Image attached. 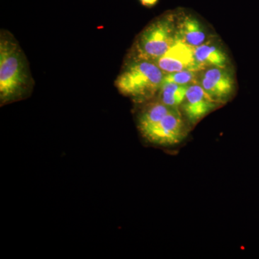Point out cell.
Listing matches in <instances>:
<instances>
[{"label":"cell","instance_id":"6da1fadb","mask_svg":"<svg viewBox=\"0 0 259 259\" xmlns=\"http://www.w3.org/2000/svg\"><path fill=\"white\" fill-rule=\"evenodd\" d=\"M29 76L20 49L15 42L2 36L0 40V100L15 101L26 93Z\"/></svg>","mask_w":259,"mask_h":259},{"label":"cell","instance_id":"7a4b0ae2","mask_svg":"<svg viewBox=\"0 0 259 259\" xmlns=\"http://www.w3.org/2000/svg\"><path fill=\"white\" fill-rule=\"evenodd\" d=\"M165 74L156 63L136 59L117 76L115 86L122 95L144 102L158 94Z\"/></svg>","mask_w":259,"mask_h":259},{"label":"cell","instance_id":"3957f363","mask_svg":"<svg viewBox=\"0 0 259 259\" xmlns=\"http://www.w3.org/2000/svg\"><path fill=\"white\" fill-rule=\"evenodd\" d=\"M177 41L175 15L168 13L150 24L136 44V59L155 61Z\"/></svg>","mask_w":259,"mask_h":259},{"label":"cell","instance_id":"277c9868","mask_svg":"<svg viewBox=\"0 0 259 259\" xmlns=\"http://www.w3.org/2000/svg\"><path fill=\"white\" fill-rule=\"evenodd\" d=\"M187 130L180 108H175L141 135L151 144L168 146L182 142L187 136Z\"/></svg>","mask_w":259,"mask_h":259},{"label":"cell","instance_id":"5b68a950","mask_svg":"<svg viewBox=\"0 0 259 259\" xmlns=\"http://www.w3.org/2000/svg\"><path fill=\"white\" fill-rule=\"evenodd\" d=\"M222 105L209 96L198 82H196L189 87L181 107L186 120L190 125H194Z\"/></svg>","mask_w":259,"mask_h":259},{"label":"cell","instance_id":"8992f818","mask_svg":"<svg viewBox=\"0 0 259 259\" xmlns=\"http://www.w3.org/2000/svg\"><path fill=\"white\" fill-rule=\"evenodd\" d=\"M203 71L197 82L209 96L223 104L234 91L233 76L226 68L212 67Z\"/></svg>","mask_w":259,"mask_h":259},{"label":"cell","instance_id":"52a82bcc","mask_svg":"<svg viewBox=\"0 0 259 259\" xmlns=\"http://www.w3.org/2000/svg\"><path fill=\"white\" fill-rule=\"evenodd\" d=\"M195 48L177 41L155 63L165 73L184 70L199 71L194 56Z\"/></svg>","mask_w":259,"mask_h":259},{"label":"cell","instance_id":"ba28073f","mask_svg":"<svg viewBox=\"0 0 259 259\" xmlns=\"http://www.w3.org/2000/svg\"><path fill=\"white\" fill-rule=\"evenodd\" d=\"M206 33L198 20L191 15L180 19L177 25V40L194 48L204 44Z\"/></svg>","mask_w":259,"mask_h":259},{"label":"cell","instance_id":"9c48e42d","mask_svg":"<svg viewBox=\"0 0 259 259\" xmlns=\"http://www.w3.org/2000/svg\"><path fill=\"white\" fill-rule=\"evenodd\" d=\"M194 56L199 71L209 68H226L228 59L222 49L212 45L204 44L194 49Z\"/></svg>","mask_w":259,"mask_h":259},{"label":"cell","instance_id":"30bf717a","mask_svg":"<svg viewBox=\"0 0 259 259\" xmlns=\"http://www.w3.org/2000/svg\"><path fill=\"white\" fill-rule=\"evenodd\" d=\"M190 85H182L163 81L158 93V100L173 108H180L185 100Z\"/></svg>","mask_w":259,"mask_h":259},{"label":"cell","instance_id":"8fae6325","mask_svg":"<svg viewBox=\"0 0 259 259\" xmlns=\"http://www.w3.org/2000/svg\"><path fill=\"white\" fill-rule=\"evenodd\" d=\"M199 71L192 70H184V71H175L165 74L163 81L173 82L182 85H191L198 81Z\"/></svg>","mask_w":259,"mask_h":259},{"label":"cell","instance_id":"7c38bea8","mask_svg":"<svg viewBox=\"0 0 259 259\" xmlns=\"http://www.w3.org/2000/svg\"><path fill=\"white\" fill-rule=\"evenodd\" d=\"M159 0H139L141 4L146 8H153L157 4Z\"/></svg>","mask_w":259,"mask_h":259}]
</instances>
